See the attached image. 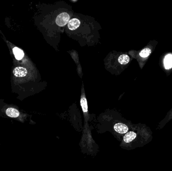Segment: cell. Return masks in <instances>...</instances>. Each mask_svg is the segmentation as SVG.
Here are the masks:
<instances>
[{
  "mask_svg": "<svg viewBox=\"0 0 172 171\" xmlns=\"http://www.w3.org/2000/svg\"><path fill=\"white\" fill-rule=\"evenodd\" d=\"M152 132L150 128L142 125L136 130L127 133L123 137V141L127 144L133 143L139 147H143L152 141Z\"/></svg>",
  "mask_w": 172,
  "mask_h": 171,
  "instance_id": "6da1fadb",
  "label": "cell"
},
{
  "mask_svg": "<svg viewBox=\"0 0 172 171\" xmlns=\"http://www.w3.org/2000/svg\"><path fill=\"white\" fill-rule=\"evenodd\" d=\"M69 15L66 12H63L59 14L56 17L55 22L57 25L64 27L68 24L69 21Z\"/></svg>",
  "mask_w": 172,
  "mask_h": 171,
  "instance_id": "7a4b0ae2",
  "label": "cell"
},
{
  "mask_svg": "<svg viewBox=\"0 0 172 171\" xmlns=\"http://www.w3.org/2000/svg\"><path fill=\"white\" fill-rule=\"evenodd\" d=\"M114 130L118 134H126L128 132L129 127L126 124L119 122L114 125Z\"/></svg>",
  "mask_w": 172,
  "mask_h": 171,
  "instance_id": "3957f363",
  "label": "cell"
},
{
  "mask_svg": "<svg viewBox=\"0 0 172 171\" xmlns=\"http://www.w3.org/2000/svg\"><path fill=\"white\" fill-rule=\"evenodd\" d=\"M6 114L8 117L14 118H20V113L19 110L14 108H8L6 110Z\"/></svg>",
  "mask_w": 172,
  "mask_h": 171,
  "instance_id": "277c9868",
  "label": "cell"
},
{
  "mask_svg": "<svg viewBox=\"0 0 172 171\" xmlns=\"http://www.w3.org/2000/svg\"><path fill=\"white\" fill-rule=\"evenodd\" d=\"M27 69L22 67H17L14 69L13 74L16 77H24L27 75Z\"/></svg>",
  "mask_w": 172,
  "mask_h": 171,
  "instance_id": "5b68a950",
  "label": "cell"
},
{
  "mask_svg": "<svg viewBox=\"0 0 172 171\" xmlns=\"http://www.w3.org/2000/svg\"><path fill=\"white\" fill-rule=\"evenodd\" d=\"M80 21L79 19H77V18H73V19L69 20L68 25V28L69 30L73 31L76 30L77 28H79V26H80Z\"/></svg>",
  "mask_w": 172,
  "mask_h": 171,
  "instance_id": "8992f818",
  "label": "cell"
},
{
  "mask_svg": "<svg viewBox=\"0 0 172 171\" xmlns=\"http://www.w3.org/2000/svg\"><path fill=\"white\" fill-rule=\"evenodd\" d=\"M13 52L15 56V58L18 60L22 59L24 56V53L22 49H20L18 47H15L13 49Z\"/></svg>",
  "mask_w": 172,
  "mask_h": 171,
  "instance_id": "52a82bcc",
  "label": "cell"
},
{
  "mask_svg": "<svg viewBox=\"0 0 172 171\" xmlns=\"http://www.w3.org/2000/svg\"><path fill=\"white\" fill-rule=\"evenodd\" d=\"M164 66L165 69H169L172 68V55L168 54L164 59Z\"/></svg>",
  "mask_w": 172,
  "mask_h": 171,
  "instance_id": "ba28073f",
  "label": "cell"
},
{
  "mask_svg": "<svg viewBox=\"0 0 172 171\" xmlns=\"http://www.w3.org/2000/svg\"><path fill=\"white\" fill-rule=\"evenodd\" d=\"M152 52V49L149 47H147V48L143 49L139 54V55L141 58H145L148 57V56L151 54V53Z\"/></svg>",
  "mask_w": 172,
  "mask_h": 171,
  "instance_id": "9c48e42d",
  "label": "cell"
},
{
  "mask_svg": "<svg viewBox=\"0 0 172 171\" xmlns=\"http://www.w3.org/2000/svg\"><path fill=\"white\" fill-rule=\"evenodd\" d=\"M80 104L83 112L85 113H87L88 112V103H87V99L84 96H82Z\"/></svg>",
  "mask_w": 172,
  "mask_h": 171,
  "instance_id": "30bf717a",
  "label": "cell"
},
{
  "mask_svg": "<svg viewBox=\"0 0 172 171\" xmlns=\"http://www.w3.org/2000/svg\"><path fill=\"white\" fill-rule=\"evenodd\" d=\"M118 62L122 65H126L130 62V58L126 54H123L120 55L118 59Z\"/></svg>",
  "mask_w": 172,
  "mask_h": 171,
  "instance_id": "8fae6325",
  "label": "cell"
}]
</instances>
